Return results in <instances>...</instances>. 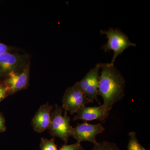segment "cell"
I'll return each mask as SVG.
<instances>
[{
    "label": "cell",
    "instance_id": "6da1fadb",
    "mask_svg": "<svg viewBox=\"0 0 150 150\" xmlns=\"http://www.w3.org/2000/svg\"><path fill=\"white\" fill-rule=\"evenodd\" d=\"M99 76L98 95L103 100V105L110 109L125 95L126 82L114 65L101 64Z\"/></svg>",
    "mask_w": 150,
    "mask_h": 150
},
{
    "label": "cell",
    "instance_id": "7a4b0ae2",
    "mask_svg": "<svg viewBox=\"0 0 150 150\" xmlns=\"http://www.w3.org/2000/svg\"><path fill=\"white\" fill-rule=\"evenodd\" d=\"M101 35H106L107 43L102 46V48L105 52L112 51L114 52L111 64L114 65L115 59L119 55L123 54L126 48L131 46H136L135 43L129 40L126 34L118 29L110 28L108 30H101Z\"/></svg>",
    "mask_w": 150,
    "mask_h": 150
},
{
    "label": "cell",
    "instance_id": "3957f363",
    "mask_svg": "<svg viewBox=\"0 0 150 150\" xmlns=\"http://www.w3.org/2000/svg\"><path fill=\"white\" fill-rule=\"evenodd\" d=\"M63 108L56 104L51 112V124L48 130L51 136L60 138L67 144L73 127L70 124L71 118L68 112L64 110L63 114Z\"/></svg>",
    "mask_w": 150,
    "mask_h": 150
},
{
    "label": "cell",
    "instance_id": "277c9868",
    "mask_svg": "<svg viewBox=\"0 0 150 150\" xmlns=\"http://www.w3.org/2000/svg\"><path fill=\"white\" fill-rule=\"evenodd\" d=\"M30 64L28 56L13 51L0 56V78H5L12 72H21Z\"/></svg>",
    "mask_w": 150,
    "mask_h": 150
},
{
    "label": "cell",
    "instance_id": "5b68a950",
    "mask_svg": "<svg viewBox=\"0 0 150 150\" xmlns=\"http://www.w3.org/2000/svg\"><path fill=\"white\" fill-rule=\"evenodd\" d=\"M101 64H97L95 67L91 69L83 78L81 81L77 82L73 86L83 92L86 96L90 100L91 102L94 100L100 104L98 100V84L100 71Z\"/></svg>",
    "mask_w": 150,
    "mask_h": 150
},
{
    "label": "cell",
    "instance_id": "8992f818",
    "mask_svg": "<svg viewBox=\"0 0 150 150\" xmlns=\"http://www.w3.org/2000/svg\"><path fill=\"white\" fill-rule=\"evenodd\" d=\"M62 102L63 109L73 115L91 101L83 92L73 86L67 89Z\"/></svg>",
    "mask_w": 150,
    "mask_h": 150
},
{
    "label": "cell",
    "instance_id": "52a82bcc",
    "mask_svg": "<svg viewBox=\"0 0 150 150\" xmlns=\"http://www.w3.org/2000/svg\"><path fill=\"white\" fill-rule=\"evenodd\" d=\"M105 128L100 123L93 124L85 121L79 123L71 131V136L76 140L77 142H89L96 144L98 142L96 139L98 135L104 131Z\"/></svg>",
    "mask_w": 150,
    "mask_h": 150
},
{
    "label": "cell",
    "instance_id": "ba28073f",
    "mask_svg": "<svg viewBox=\"0 0 150 150\" xmlns=\"http://www.w3.org/2000/svg\"><path fill=\"white\" fill-rule=\"evenodd\" d=\"M30 66L28 65L21 72H12L8 74L2 82L8 92V95L27 88L29 83Z\"/></svg>",
    "mask_w": 150,
    "mask_h": 150
},
{
    "label": "cell",
    "instance_id": "9c48e42d",
    "mask_svg": "<svg viewBox=\"0 0 150 150\" xmlns=\"http://www.w3.org/2000/svg\"><path fill=\"white\" fill-rule=\"evenodd\" d=\"M111 110L103 105L93 107H87L85 105L81 108L76 112L73 121L81 120L86 122L94 120L103 121L108 118Z\"/></svg>",
    "mask_w": 150,
    "mask_h": 150
},
{
    "label": "cell",
    "instance_id": "30bf717a",
    "mask_svg": "<svg viewBox=\"0 0 150 150\" xmlns=\"http://www.w3.org/2000/svg\"><path fill=\"white\" fill-rule=\"evenodd\" d=\"M52 110L53 106L48 103L40 106L31 121V125L34 131L41 133L49 129Z\"/></svg>",
    "mask_w": 150,
    "mask_h": 150
},
{
    "label": "cell",
    "instance_id": "8fae6325",
    "mask_svg": "<svg viewBox=\"0 0 150 150\" xmlns=\"http://www.w3.org/2000/svg\"><path fill=\"white\" fill-rule=\"evenodd\" d=\"M128 150H148L140 144L137 139L136 132L132 131L129 133Z\"/></svg>",
    "mask_w": 150,
    "mask_h": 150
},
{
    "label": "cell",
    "instance_id": "7c38bea8",
    "mask_svg": "<svg viewBox=\"0 0 150 150\" xmlns=\"http://www.w3.org/2000/svg\"><path fill=\"white\" fill-rule=\"evenodd\" d=\"M91 150H121L116 144L112 142L103 141L98 142Z\"/></svg>",
    "mask_w": 150,
    "mask_h": 150
},
{
    "label": "cell",
    "instance_id": "4fadbf2b",
    "mask_svg": "<svg viewBox=\"0 0 150 150\" xmlns=\"http://www.w3.org/2000/svg\"><path fill=\"white\" fill-rule=\"evenodd\" d=\"M40 147V150H58L54 138L50 139L41 138Z\"/></svg>",
    "mask_w": 150,
    "mask_h": 150
},
{
    "label": "cell",
    "instance_id": "5bb4252c",
    "mask_svg": "<svg viewBox=\"0 0 150 150\" xmlns=\"http://www.w3.org/2000/svg\"><path fill=\"white\" fill-rule=\"evenodd\" d=\"M81 146V143L77 142L72 144L68 145L65 144L62 145L59 150H79Z\"/></svg>",
    "mask_w": 150,
    "mask_h": 150
},
{
    "label": "cell",
    "instance_id": "9a60e30c",
    "mask_svg": "<svg viewBox=\"0 0 150 150\" xmlns=\"http://www.w3.org/2000/svg\"><path fill=\"white\" fill-rule=\"evenodd\" d=\"M8 96L7 89L2 82L0 81V102Z\"/></svg>",
    "mask_w": 150,
    "mask_h": 150
},
{
    "label": "cell",
    "instance_id": "2e32d148",
    "mask_svg": "<svg viewBox=\"0 0 150 150\" xmlns=\"http://www.w3.org/2000/svg\"><path fill=\"white\" fill-rule=\"evenodd\" d=\"M15 48L0 42V56L7 52L13 51Z\"/></svg>",
    "mask_w": 150,
    "mask_h": 150
},
{
    "label": "cell",
    "instance_id": "e0dca14e",
    "mask_svg": "<svg viewBox=\"0 0 150 150\" xmlns=\"http://www.w3.org/2000/svg\"><path fill=\"white\" fill-rule=\"evenodd\" d=\"M6 129L5 120L3 115L0 114V133L4 132Z\"/></svg>",
    "mask_w": 150,
    "mask_h": 150
},
{
    "label": "cell",
    "instance_id": "ac0fdd59",
    "mask_svg": "<svg viewBox=\"0 0 150 150\" xmlns=\"http://www.w3.org/2000/svg\"><path fill=\"white\" fill-rule=\"evenodd\" d=\"M79 150H86L85 149H84L83 148V147L82 146H81V148H80V149H79Z\"/></svg>",
    "mask_w": 150,
    "mask_h": 150
}]
</instances>
